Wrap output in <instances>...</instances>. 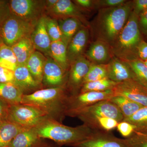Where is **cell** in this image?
Wrapping results in <instances>:
<instances>
[{
  "instance_id": "cell-4",
  "label": "cell",
  "mask_w": 147,
  "mask_h": 147,
  "mask_svg": "<svg viewBox=\"0 0 147 147\" xmlns=\"http://www.w3.org/2000/svg\"><path fill=\"white\" fill-rule=\"evenodd\" d=\"M143 40L138 24V16L132 11L123 28L110 45L113 56L125 62L138 58L137 47Z\"/></svg>"
},
{
  "instance_id": "cell-39",
  "label": "cell",
  "mask_w": 147,
  "mask_h": 147,
  "mask_svg": "<svg viewBox=\"0 0 147 147\" xmlns=\"http://www.w3.org/2000/svg\"><path fill=\"white\" fill-rule=\"evenodd\" d=\"M14 77V71L0 67V83H13Z\"/></svg>"
},
{
  "instance_id": "cell-28",
  "label": "cell",
  "mask_w": 147,
  "mask_h": 147,
  "mask_svg": "<svg viewBox=\"0 0 147 147\" xmlns=\"http://www.w3.org/2000/svg\"><path fill=\"white\" fill-rule=\"evenodd\" d=\"M83 122L84 124L96 130L106 131H111L117 128L119 123L114 119L108 117L94 118Z\"/></svg>"
},
{
  "instance_id": "cell-1",
  "label": "cell",
  "mask_w": 147,
  "mask_h": 147,
  "mask_svg": "<svg viewBox=\"0 0 147 147\" xmlns=\"http://www.w3.org/2000/svg\"><path fill=\"white\" fill-rule=\"evenodd\" d=\"M133 6V1H127L119 6L98 10L89 26L93 41L100 40L112 45L128 21Z\"/></svg>"
},
{
  "instance_id": "cell-31",
  "label": "cell",
  "mask_w": 147,
  "mask_h": 147,
  "mask_svg": "<svg viewBox=\"0 0 147 147\" xmlns=\"http://www.w3.org/2000/svg\"><path fill=\"white\" fill-rule=\"evenodd\" d=\"M123 121L134 125L136 131L147 130V106L142 107L133 115Z\"/></svg>"
},
{
  "instance_id": "cell-33",
  "label": "cell",
  "mask_w": 147,
  "mask_h": 147,
  "mask_svg": "<svg viewBox=\"0 0 147 147\" xmlns=\"http://www.w3.org/2000/svg\"><path fill=\"white\" fill-rule=\"evenodd\" d=\"M131 67L137 79L141 83L147 84V67L138 58L126 62Z\"/></svg>"
},
{
  "instance_id": "cell-9",
  "label": "cell",
  "mask_w": 147,
  "mask_h": 147,
  "mask_svg": "<svg viewBox=\"0 0 147 147\" xmlns=\"http://www.w3.org/2000/svg\"><path fill=\"white\" fill-rule=\"evenodd\" d=\"M92 63L85 55L70 64L65 88L70 96L80 93L84 79Z\"/></svg>"
},
{
  "instance_id": "cell-16",
  "label": "cell",
  "mask_w": 147,
  "mask_h": 147,
  "mask_svg": "<svg viewBox=\"0 0 147 147\" xmlns=\"http://www.w3.org/2000/svg\"><path fill=\"white\" fill-rule=\"evenodd\" d=\"M45 16H42L36 23L30 36V39L34 48L46 57H50L51 41L46 30Z\"/></svg>"
},
{
  "instance_id": "cell-27",
  "label": "cell",
  "mask_w": 147,
  "mask_h": 147,
  "mask_svg": "<svg viewBox=\"0 0 147 147\" xmlns=\"http://www.w3.org/2000/svg\"><path fill=\"white\" fill-rule=\"evenodd\" d=\"M109 100L115 104L119 108L123 116L124 119L133 115L139 109L144 107L122 96H113Z\"/></svg>"
},
{
  "instance_id": "cell-8",
  "label": "cell",
  "mask_w": 147,
  "mask_h": 147,
  "mask_svg": "<svg viewBox=\"0 0 147 147\" xmlns=\"http://www.w3.org/2000/svg\"><path fill=\"white\" fill-rule=\"evenodd\" d=\"M8 3L11 14L32 23L38 21L45 9V1L11 0Z\"/></svg>"
},
{
  "instance_id": "cell-46",
  "label": "cell",
  "mask_w": 147,
  "mask_h": 147,
  "mask_svg": "<svg viewBox=\"0 0 147 147\" xmlns=\"http://www.w3.org/2000/svg\"><path fill=\"white\" fill-rule=\"evenodd\" d=\"M32 147H60L57 144H54L52 143L45 141L44 139H41Z\"/></svg>"
},
{
  "instance_id": "cell-38",
  "label": "cell",
  "mask_w": 147,
  "mask_h": 147,
  "mask_svg": "<svg viewBox=\"0 0 147 147\" xmlns=\"http://www.w3.org/2000/svg\"><path fill=\"white\" fill-rule=\"evenodd\" d=\"M138 24L145 40V38H147V8L138 16Z\"/></svg>"
},
{
  "instance_id": "cell-11",
  "label": "cell",
  "mask_w": 147,
  "mask_h": 147,
  "mask_svg": "<svg viewBox=\"0 0 147 147\" xmlns=\"http://www.w3.org/2000/svg\"><path fill=\"white\" fill-rule=\"evenodd\" d=\"M113 90L115 96H123L143 106H147V90L136 79L117 83Z\"/></svg>"
},
{
  "instance_id": "cell-29",
  "label": "cell",
  "mask_w": 147,
  "mask_h": 147,
  "mask_svg": "<svg viewBox=\"0 0 147 147\" xmlns=\"http://www.w3.org/2000/svg\"><path fill=\"white\" fill-rule=\"evenodd\" d=\"M117 84L108 78L87 82L83 85L80 93L88 92H103L113 89Z\"/></svg>"
},
{
  "instance_id": "cell-26",
  "label": "cell",
  "mask_w": 147,
  "mask_h": 147,
  "mask_svg": "<svg viewBox=\"0 0 147 147\" xmlns=\"http://www.w3.org/2000/svg\"><path fill=\"white\" fill-rule=\"evenodd\" d=\"M25 129L8 120L0 122V147L8 146L17 134Z\"/></svg>"
},
{
  "instance_id": "cell-22",
  "label": "cell",
  "mask_w": 147,
  "mask_h": 147,
  "mask_svg": "<svg viewBox=\"0 0 147 147\" xmlns=\"http://www.w3.org/2000/svg\"><path fill=\"white\" fill-rule=\"evenodd\" d=\"M24 95L13 83H0V99L9 105L21 103Z\"/></svg>"
},
{
  "instance_id": "cell-24",
  "label": "cell",
  "mask_w": 147,
  "mask_h": 147,
  "mask_svg": "<svg viewBox=\"0 0 147 147\" xmlns=\"http://www.w3.org/2000/svg\"><path fill=\"white\" fill-rule=\"evenodd\" d=\"M16 56L18 65H25L35 49L30 37L21 40L11 47Z\"/></svg>"
},
{
  "instance_id": "cell-51",
  "label": "cell",
  "mask_w": 147,
  "mask_h": 147,
  "mask_svg": "<svg viewBox=\"0 0 147 147\" xmlns=\"http://www.w3.org/2000/svg\"><path fill=\"white\" fill-rule=\"evenodd\" d=\"M9 147L8 146H7V147Z\"/></svg>"
},
{
  "instance_id": "cell-32",
  "label": "cell",
  "mask_w": 147,
  "mask_h": 147,
  "mask_svg": "<svg viewBox=\"0 0 147 147\" xmlns=\"http://www.w3.org/2000/svg\"><path fill=\"white\" fill-rule=\"evenodd\" d=\"M121 140L127 147H147V130H135L130 137Z\"/></svg>"
},
{
  "instance_id": "cell-15",
  "label": "cell",
  "mask_w": 147,
  "mask_h": 147,
  "mask_svg": "<svg viewBox=\"0 0 147 147\" xmlns=\"http://www.w3.org/2000/svg\"><path fill=\"white\" fill-rule=\"evenodd\" d=\"M14 76L13 84L24 94H30L43 88L42 85L34 79L26 65H18L14 71Z\"/></svg>"
},
{
  "instance_id": "cell-30",
  "label": "cell",
  "mask_w": 147,
  "mask_h": 147,
  "mask_svg": "<svg viewBox=\"0 0 147 147\" xmlns=\"http://www.w3.org/2000/svg\"><path fill=\"white\" fill-rule=\"evenodd\" d=\"M108 78L107 64L92 63L84 79V84L87 82H94Z\"/></svg>"
},
{
  "instance_id": "cell-6",
  "label": "cell",
  "mask_w": 147,
  "mask_h": 147,
  "mask_svg": "<svg viewBox=\"0 0 147 147\" xmlns=\"http://www.w3.org/2000/svg\"><path fill=\"white\" fill-rule=\"evenodd\" d=\"M48 118L44 112L32 105L20 103L9 106L7 120L23 128H35Z\"/></svg>"
},
{
  "instance_id": "cell-18",
  "label": "cell",
  "mask_w": 147,
  "mask_h": 147,
  "mask_svg": "<svg viewBox=\"0 0 147 147\" xmlns=\"http://www.w3.org/2000/svg\"><path fill=\"white\" fill-rule=\"evenodd\" d=\"M85 56L94 64H107L114 57L110 45L98 40L92 42Z\"/></svg>"
},
{
  "instance_id": "cell-7",
  "label": "cell",
  "mask_w": 147,
  "mask_h": 147,
  "mask_svg": "<svg viewBox=\"0 0 147 147\" xmlns=\"http://www.w3.org/2000/svg\"><path fill=\"white\" fill-rule=\"evenodd\" d=\"M66 116L77 117L82 121L96 117L110 118L119 122L124 119L119 108L109 100H102L82 109L69 112Z\"/></svg>"
},
{
  "instance_id": "cell-48",
  "label": "cell",
  "mask_w": 147,
  "mask_h": 147,
  "mask_svg": "<svg viewBox=\"0 0 147 147\" xmlns=\"http://www.w3.org/2000/svg\"><path fill=\"white\" fill-rule=\"evenodd\" d=\"M139 82V81H138ZM139 83H140L142 86H143L146 89V90L147 91V84H146V83H141V82H139Z\"/></svg>"
},
{
  "instance_id": "cell-10",
  "label": "cell",
  "mask_w": 147,
  "mask_h": 147,
  "mask_svg": "<svg viewBox=\"0 0 147 147\" xmlns=\"http://www.w3.org/2000/svg\"><path fill=\"white\" fill-rule=\"evenodd\" d=\"M114 96L113 89L103 92H88L70 96L67 100L66 115L102 100H110Z\"/></svg>"
},
{
  "instance_id": "cell-40",
  "label": "cell",
  "mask_w": 147,
  "mask_h": 147,
  "mask_svg": "<svg viewBox=\"0 0 147 147\" xmlns=\"http://www.w3.org/2000/svg\"><path fill=\"white\" fill-rule=\"evenodd\" d=\"M10 13L8 1H0V26Z\"/></svg>"
},
{
  "instance_id": "cell-21",
  "label": "cell",
  "mask_w": 147,
  "mask_h": 147,
  "mask_svg": "<svg viewBox=\"0 0 147 147\" xmlns=\"http://www.w3.org/2000/svg\"><path fill=\"white\" fill-rule=\"evenodd\" d=\"M58 22L62 35V40L67 46L79 29L85 26L80 19L76 17L59 18Z\"/></svg>"
},
{
  "instance_id": "cell-5",
  "label": "cell",
  "mask_w": 147,
  "mask_h": 147,
  "mask_svg": "<svg viewBox=\"0 0 147 147\" xmlns=\"http://www.w3.org/2000/svg\"><path fill=\"white\" fill-rule=\"evenodd\" d=\"M37 23L25 21L11 13L0 26V38L11 47L21 40L30 37Z\"/></svg>"
},
{
  "instance_id": "cell-14",
  "label": "cell",
  "mask_w": 147,
  "mask_h": 147,
  "mask_svg": "<svg viewBox=\"0 0 147 147\" xmlns=\"http://www.w3.org/2000/svg\"><path fill=\"white\" fill-rule=\"evenodd\" d=\"M90 34L89 27L83 26L69 42L67 46V56L69 65L78 58L84 56Z\"/></svg>"
},
{
  "instance_id": "cell-34",
  "label": "cell",
  "mask_w": 147,
  "mask_h": 147,
  "mask_svg": "<svg viewBox=\"0 0 147 147\" xmlns=\"http://www.w3.org/2000/svg\"><path fill=\"white\" fill-rule=\"evenodd\" d=\"M45 24L46 30L52 42L62 40V35L58 20L45 16Z\"/></svg>"
},
{
  "instance_id": "cell-43",
  "label": "cell",
  "mask_w": 147,
  "mask_h": 147,
  "mask_svg": "<svg viewBox=\"0 0 147 147\" xmlns=\"http://www.w3.org/2000/svg\"><path fill=\"white\" fill-rule=\"evenodd\" d=\"M73 2L79 8L87 10H92L95 9L94 0H76Z\"/></svg>"
},
{
  "instance_id": "cell-42",
  "label": "cell",
  "mask_w": 147,
  "mask_h": 147,
  "mask_svg": "<svg viewBox=\"0 0 147 147\" xmlns=\"http://www.w3.org/2000/svg\"><path fill=\"white\" fill-rule=\"evenodd\" d=\"M137 57L144 61L147 60V42L143 40L139 43L137 49Z\"/></svg>"
},
{
  "instance_id": "cell-36",
  "label": "cell",
  "mask_w": 147,
  "mask_h": 147,
  "mask_svg": "<svg viewBox=\"0 0 147 147\" xmlns=\"http://www.w3.org/2000/svg\"><path fill=\"white\" fill-rule=\"evenodd\" d=\"M0 59L10 61L18 65L16 56L12 48L5 44L2 41L0 45Z\"/></svg>"
},
{
  "instance_id": "cell-17",
  "label": "cell",
  "mask_w": 147,
  "mask_h": 147,
  "mask_svg": "<svg viewBox=\"0 0 147 147\" xmlns=\"http://www.w3.org/2000/svg\"><path fill=\"white\" fill-rule=\"evenodd\" d=\"M107 65L108 78L116 83L137 79L128 64L118 58L113 57Z\"/></svg>"
},
{
  "instance_id": "cell-13",
  "label": "cell",
  "mask_w": 147,
  "mask_h": 147,
  "mask_svg": "<svg viewBox=\"0 0 147 147\" xmlns=\"http://www.w3.org/2000/svg\"><path fill=\"white\" fill-rule=\"evenodd\" d=\"M72 147H127L121 139L111 131L97 130L88 139L72 145Z\"/></svg>"
},
{
  "instance_id": "cell-35",
  "label": "cell",
  "mask_w": 147,
  "mask_h": 147,
  "mask_svg": "<svg viewBox=\"0 0 147 147\" xmlns=\"http://www.w3.org/2000/svg\"><path fill=\"white\" fill-rule=\"evenodd\" d=\"M127 0H94L95 9L111 8L122 5Z\"/></svg>"
},
{
  "instance_id": "cell-19",
  "label": "cell",
  "mask_w": 147,
  "mask_h": 147,
  "mask_svg": "<svg viewBox=\"0 0 147 147\" xmlns=\"http://www.w3.org/2000/svg\"><path fill=\"white\" fill-rule=\"evenodd\" d=\"M50 12L60 18L76 17L79 18L86 26H89L88 23L81 13V9L70 0H58L57 2Z\"/></svg>"
},
{
  "instance_id": "cell-45",
  "label": "cell",
  "mask_w": 147,
  "mask_h": 147,
  "mask_svg": "<svg viewBox=\"0 0 147 147\" xmlns=\"http://www.w3.org/2000/svg\"><path fill=\"white\" fill-rule=\"evenodd\" d=\"M17 66H18V65L13 63L10 61L0 59V67H1L7 69L9 70L14 71Z\"/></svg>"
},
{
  "instance_id": "cell-47",
  "label": "cell",
  "mask_w": 147,
  "mask_h": 147,
  "mask_svg": "<svg viewBox=\"0 0 147 147\" xmlns=\"http://www.w3.org/2000/svg\"><path fill=\"white\" fill-rule=\"evenodd\" d=\"M58 1V0H47V1H45V9H47L48 11H50L55 7Z\"/></svg>"
},
{
  "instance_id": "cell-3",
  "label": "cell",
  "mask_w": 147,
  "mask_h": 147,
  "mask_svg": "<svg viewBox=\"0 0 147 147\" xmlns=\"http://www.w3.org/2000/svg\"><path fill=\"white\" fill-rule=\"evenodd\" d=\"M34 128L40 138L50 139L59 146H71L88 139L97 131L84 123L71 127L49 118Z\"/></svg>"
},
{
  "instance_id": "cell-20",
  "label": "cell",
  "mask_w": 147,
  "mask_h": 147,
  "mask_svg": "<svg viewBox=\"0 0 147 147\" xmlns=\"http://www.w3.org/2000/svg\"><path fill=\"white\" fill-rule=\"evenodd\" d=\"M46 60V56L39 51L35 50L25 65L34 79L41 85Z\"/></svg>"
},
{
  "instance_id": "cell-50",
  "label": "cell",
  "mask_w": 147,
  "mask_h": 147,
  "mask_svg": "<svg viewBox=\"0 0 147 147\" xmlns=\"http://www.w3.org/2000/svg\"><path fill=\"white\" fill-rule=\"evenodd\" d=\"M2 42L1 40V38H0V45H1V42Z\"/></svg>"
},
{
  "instance_id": "cell-25",
  "label": "cell",
  "mask_w": 147,
  "mask_h": 147,
  "mask_svg": "<svg viewBox=\"0 0 147 147\" xmlns=\"http://www.w3.org/2000/svg\"><path fill=\"white\" fill-rule=\"evenodd\" d=\"M50 57L60 65L65 71L68 72L69 65L67 56V46L62 41H53L51 42Z\"/></svg>"
},
{
  "instance_id": "cell-49",
  "label": "cell",
  "mask_w": 147,
  "mask_h": 147,
  "mask_svg": "<svg viewBox=\"0 0 147 147\" xmlns=\"http://www.w3.org/2000/svg\"><path fill=\"white\" fill-rule=\"evenodd\" d=\"M144 63L145 65L147 67V60L145 61H144Z\"/></svg>"
},
{
  "instance_id": "cell-41",
  "label": "cell",
  "mask_w": 147,
  "mask_h": 147,
  "mask_svg": "<svg viewBox=\"0 0 147 147\" xmlns=\"http://www.w3.org/2000/svg\"><path fill=\"white\" fill-rule=\"evenodd\" d=\"M132 11L137 16L147 8V0H134Z\"/></svg>"
},
{
  "instance_id": "cell-44",
  "label": "cell",
  "mask_w": 147,
  "mask_h": 147,
  "mask_svg": "<svg viewBox=\"0 0 147 147\" xmlns=\"http://www.w3.org/2000/svg\"><path fill=\"white\" fill-rule=\"evenodd\" d=\"M9 105L0 99V122L7 120Z\"/></svg>"
},
{
  "instance_id": "cell-23",
  "label": "cell",
  "mask_w": 147,
  "mask_h": 147,
  "mask_svg": "<svg viewBox=\"0 0 147 147\" xmlns=\"http://www.w3.org/2000/svg\"><path fill=\"white\" fill-rule=\"evenodd\" d=\"M42 139L34 128L25 129L13 138L9 147H32Z\"/></svg>"
},
{
  "instance_id": "cell-37",
  "label": "cell",
  "mask_w": 147,
  "mask_h": 147,
  "mask_svg": "<svg viewBox=\"0 0 147 147\" xmlns=\"http://www.w3.org/2000/svg\"><path fill=\"white\" fill-rule=\"evenodd\" d=\"M117 128L119 132L124 138L130 137L136 129V127L134 125L125 121L119 122Z\"/></svg>"
},
{
  "instance_id": "cell-12",
  "label": "cell",
  "mask_w": 147,
  "mask_h": 147,
  "mask_svg": "<svg viewBox=\"0 0 147 147\" xmlns=\"http://www.w3.org/2000/svg\"><path fill=\"white\" fill-rule=\"evenodd\" d=\"M46 57L42 83L43 87H65L68 72L65 71L52 58Z\"/></svg>"
},
{
  "instance_id": "cell-2",
  "label": "cell",
  "mask_w": 147,
  "mask_h": 147,
  "mask_svg": "<svg viewBox=\"0 0 147 147\" xmlns=\"http://www.w3.org/2000/svg\"><path fill=\"white\" fill-rule=\"evenodd\" d=\"M69 96L65 87L46 88L24 94L21 103L36 107L49 118L62 123L66 116L67 105Z\"/></svg>"
}]
</instances>
